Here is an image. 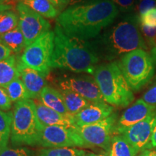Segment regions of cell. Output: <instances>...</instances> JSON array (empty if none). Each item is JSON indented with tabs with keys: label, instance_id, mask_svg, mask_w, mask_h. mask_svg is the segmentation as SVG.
<instances>
[{
	"label": "cell",
	"instance_id": "obj_1",
	"mask_svg": "<svg viewBox=\"0 0 156 156\" xmlns=\"http://www.w3.org/2000/svg\"><path fill=\"white\" fill-rule=\"evenodd\" d=\"M119 12L111 0H90L69 6L58 15L56 24L70 38L88 41L112 25Z\"/></svg>",
	"mask_w": 156,
	"mask_h": 156
},
{
	"label": "cell",
	"instance_id": "obj_2",
	"mask_svg": "<svg viewBox=\"0 0 156 156\" xmlns=\"http://www.w3.org/2000/svg\"><path fill=\"white\" fill-rule=\"evenodd\" d=\"M99 58L114 62L136 49L148 50L140 28L139 16L129 14L90 42Z\"/></svg>",
	"mask_w": 156,
	"mask_h": 156
},
{
	"label": "cell",
	"instance_id": "obj_3",
	"mask_svg": "<svg viewBox=\"0 0 156 156\" xmlns=\"http://www.w3.org/2000/svg\"><path fill=\"white\" fill-rule=\"evenodd\" d=\"M54 31L51 68L93 75L100 58L90 42L70 38L58 24Z\"/></svg>",
	"mask_w": 156,
	"mask_h": 156
},
{
	"label": "cell",
	"instance_id": "obj_4",
	"mask_svg": "<svg viewBox=\"0 0 156 156\" xmlns=\"http://www.w3.org/2000/svg\"><path fill=\"white\" fill-rule=\"evenodd\" d=\"M105 102L112 106L127 107L134 100L118 61L98 65L93 73Z\"/></svg>",
	"mask_w": 156,
	"mask_h": 156
},
{
	"label": "cell",
	"instance_id": "obj_5",
	"mask_svg": "<svg viewBox=\"0 0 156 156\" xmlns=\"http://www.w3.org/2000/svg\"><path fill=\"white\" fill-rule=\"evenodd\" d=\"M42 128L37 117L36 103L32 99L15 103L10 134L14 147L38 146Z\"/></svg>",
	"mask_w": 156,
	"mask_h": 156
},
{
	"label": "cell",
	"instance_id": "obj_6",
	"mask_svg": "<svg viewBox=\"0 0 156 156\" xmlns=\"http://www.w3.org/2000/svg\"><path fill=\"white\" fill-rule=\"evenodd\" d=\"M118 62L126 83L133 92L140 90L155 75L156 64L146 50H134L123 56Z\"/></svg>",
	"mask_w": 156,
	"mask_h": 156
},
{
	"label": "cell",
	"instance_id": "obj_7",
	"mask_svg": "<svg viewBox=\"0 0 156 156\" xmlns=\"http://www.w3.org/2000/svg\"><path fill=\"white\" fill-rule=\"evenodd\" d=\"M54 47V31L45 33L27 46L17 58V67H28L38 72L44 77L51 69V56Z\"/></svg>",
	"mask_w": 156,
	"mask_h": 156
},
{
	"label": "cell",
	"instance_id": "obj_8",
	"mask_svg": "<svg viewBox=\"0 0 156 156\" xmlns=\"http://www.w3.org/2000/svg\"><path fill=\"white\" fill-rule=\"evenodd\" d=\"M118 120L116 113L95 124L73 127L89 147H98L108 152L114 136L115 126Z\"/></svg>",
	"mask_w": 156,
	"mask_h": 156
},
{
	"label": "cell",
	"instance_id": "obj_9",
	"mask_svg": "<svg viewBox=\"0 0 156 156\" xmlns=\"http://www.w3.org/2000/svg\"><path fill=\"white\" fill-rule=\"evenodd\" d=\"M38 146L46 148H89L75 129L62 126H43Z\"/></svg>",
	"mask_w": 156,
	"mask_h": 156
},
{
	"label": "cell",
	"instance_id": "obj_10",
	"mask_svg": "<svg viewBox=\"0 0 156 156\" xmlns=\"http://www.w3.org/2000/svg\"><path fill=\"white\" fill-rule=\"evenodd\" d=\"M59 90L77 93L90 103L105 102L94 77L89 74L64 75L55 79Z\"/></svg>",
	"mask_w": 156,
	"mask_h": 156
},
{
	"label": "cell",
	"instance_id": "obj_11",
	"mask_svg": "<svg viewBox=\"0 0 156 156\" xmlns=\"http://www.w3.org/2000/svg\"><path fill=\"white\" fill-rule=\"evenodd\" d=\"M19 16V28L25 38V48L51 29L49 23L23 2L16 6Z\"/></svg>",
	"mask_w": 156,
	"mask_h": 156
},
{
	"label": "cell",
	"instance_id": "obj_12",
	"mask_svg": "<svg viewBox=\"0 0 156 156\" xmlns=\"http://www.w3.org/2000/svg\"><path fill=\"white\" fill-rule=\"evenodd\" d=\"M156 122V113L121 132L137 154L152 148V135Z\"/></svg>",
	"mask_w": 156,
	"mask_h": 156
},
{
	"label": "cell",
	"instance_id": "obj_13",
	"mask_svg": "<svg viewBox=\"0 0 156 156\" xmlns=\"http://www.w3.org/2000/svg\"><path fill=\"white\" fill-rule=\"evenodd\" d=\"M155 113H156V105L148 104L142 99H139L126 108L120 118L118 119L115 126L114 135L120 134L126 128L142 122Z\"/></svg>",
	"mask_w": 156,
	"mask_h": 156
},
{
	"label": "cell",
	"instance_id": "obj_14",
	"mask_svg": "<svg viewBox=\"0 0 156 156\" xmlns=\"http://www.w3.org/2000/svg\"><path fill=\"white\" fill-rule=\"evenodd\" d=\"M114 113V107L106 102L90 103L73 116V127L83 126L101 122Z\"/></svg>",
	"mask_w": 156,
	"mask_h": 156
},
{
	"label": "cell",
	"instance_id": "obj_15",
	"mask_svg": "<svg viewBox=\"0 0 156 156\" xmlns=\"http://www.w3.org/2000/svg\"><path fill=\"white\" fill-rule=\"evenodd\" d=\"M36 103V114L43 126H62L72 128L74 126L73 116H67L45 106L41 101Z\"/></svg>",
	"mask_w": 156,
	"mask_h": 156
},
{
	"label": "cell",
	"instance_id": "obj_16",
	"mask_svg": "<svg viewBox=\"0 0 156 156\" xmlns=\"http://www.w3.org/2000/svg\"><path fill=\"white\" fill-rule=\"evenodd\" d=\"M20 73L21 80L24 83L30 99L40 98L41 93L46 85L44 76L38 72L28 67H17Z\"/></svg>",
	"mask_w": 156,
	"mask_h": 156
},
{
	"label": "cell",
	"instance_id": "obj_17",
	"mask_svg": "<svg viewBox=\"0 0 156 156\" xmlns=\"http://www.w3.org/2000/svg\"><path fill=\"white\" fill-rule=\"evenodd\" d=\"M40 99L45 106L59 114L67 116H73L68 112L61 92L56 88L50 86L45 87L41 93Z\"/></svg>",
	"mask_w": 156,
	"mask_h": 156
},
{
	"label": "cell",
	"instance_id": "obj_18",
	"mask_svg": "<svg viewBox=\"0 0 156 156\" xmlns=\"http://www.w3.org/2000/svg\"><path fill=\"white\" fill-rule=\"evenodd\" d=\"M20 76L17 58L14 55L0 61V87H5Z\"/></svg>",
	"mask_w": 156,
	"mask_h": 156
},
{
	"label": "cell",
	"instance_id": "obj_19",
	"mask_svg": "<svg viewBox=\"0 0 156 156\" xmlns=\"http://www.w3.org/2000/svg\"><path fill=\"white\" fill-rule=\"evenodd\" d=\"M69 114L75 116L90 103L77 93L69 90H59Z\"/></svg>",
	"mask_w": 156,
	"mask_h": 156
},
{
	"label": "cell",
	"instance_id": "obj_20",
	"mask_svg": "<svg viewBox=\"0 0 156 156\" xmlns=\"http://www.w3.org/2000/svg\"><path fill=\"white\" fill-rule=\"evenodd\" d=\"M0 41L11 51L12 53L19 54L25 48L24 36L19 26L14 30L1 35Z\"/></svg>",
	"mask_w": 156,
	"mask_h": 156
},
{
	"label": "cell",
	"instance_id": "obj_21",
	"mask_svg": "<svg viewBox=\"0 0 156 156\" xmlns=\"http://www.w3.org/2000/svg\"><path fill=\"white\" fill-rule=\"evenodd\" d=\"M23 2L45 18L54 19L60 14L50 0H25Z\"/></svg>",
	"mask_w": 156,
	"mask_h": 156
},
{
	"label": "cell",
	"instance_id": "obj_22",
	"mask_svg": "<svg viewBox=\"0 0 156 156\" xmlns=\"http://www.w3.org/2000/svg\"><path fill=\"white\" fill-rule=\"evenodd\" d=\"M109 156H138L134 149L121 134L113 136Z\"/></svg>",
	"mask_w": 156,
	"mask_h": 156
},
{
	"label": "cell",
	"instance_id": "obj_23",
	"mask_svg": "<svg viewBox=\"0 0 156 156\" xmlns=\"http://www.w3.org/2000/svg\"><path fill=\"white\" fill-rule=\"evenodd\" d=\"M4 88L8 94L12 102L16 103L26 99H30L24 83L20 78L12 81Z\"/></svg>",
	"mask_w": 156,
	"mask_h": 156
},
{
	"label": "cell",
	"instance_id": "obj_24",
	"mask_svg": "<svg viewBox=\"0 0 156 156\" xmlns=\"http://www.w3.org/2000/svg\"><path fill=\"white\" fill-rule=\"evenodd\" d=\"M12 112L0 110V151L7 147L10 137Z\"/></svg>",
	"mask_w": 156,
	"mask_h": 156
},
{
	"label": "cell",
	"instance_id": "obj_25",
	"mask_svg": "<svg viewBox=\"0 0 156 156\" xmlns=\"http://www.w3.org/2000/svg\"><path fill=\"white\" fill-rule=\"evenodd\" d=\"M19 25V16L14 11L8 9L0 13V36L14 30Z\"/></svg>",
	"mask_w": 156,
	"mask_h": 156
},
{
	"label": "cell",
	"instance_id": "obj_26",
	"mask_svg": "<svg viewBox=\"0 0 156 156\" xmlns=\"http://www.w3.org/2000/svg\"><path fill=\"white\" fill-rule=\"evenodd\" d=\"M88 153L76 147L46 148L38 152L36 156H87Z\"/></svg>",
	"mask_w": 156,
	"mask_h": 156
},
{
	"label": "cell",
	"instance_id": "obj_27",
	"mask_svg": "<svg viewBox=\"0 0 156 156\" xmlns=\"http://www.w3.org/2000/svg\"><path fill=\"white\" fill-rule=\"evenodd\" d=\"M140 28L142 37L147 44L148 50L150 51L155 46L154 41L156 36V27H150L140 23Z\"/></svg>",
	"mask_w": 156,
	"mask_h": 156
},
{
	"label": "cell",
	"instance_id": "obj_28",
	"mask_svg": "<svg viewBox=\"0 0 156 156\" xmlns=\"http://www.w3.org/2000/svg\"><path fill=\"white\" fill-rule=\"evenodd\" d=\"M35 153L27 147H7L0 151V156H34Z\"/></svg>",
	"mask_w": 156,
	"mask_h": 156
},
{
	"label": "cell",
	"instance_id": "obj_29",
	"mask_svg": "<svg viewBox=\"0 0 156 156\" xmlns=\"http://www.w3.org/2000/svg\"><path fill=\"white\" fill-rule=\"evenodd\" d=\"M154 7H156V0H136L134 13L140 16Z\"/></svg>",
	"mask_w": 156,
	"mask_h": 156
},
{
	"label": "cell",
	"instance_id": "obj_30",
	"mask_svg": "<svg viewBox=\"0 0 156 156\" xmlns=\"http://www.w3.org/2000/svg\"><path fill=\"white\" fill-rule=\"evenodd\" d=\"M140 24L150 27H156V7L149 9L139 16Z\"/></svg>",
	"mask_w": 156,
	"mask_h": 156
},
{
	"label": "cell",
	"instance_id": "obj_31",
	"mask_svg": "<svg viewBox=\"0 0 156 156\" xmlns=\"http://www.w3.org/2000/svg\"><path fill=\"white\" fill-rule=\"evenodd\" d=\"M116 6L119 12L130 13L134 12L136 0H111Z\"/></svg>",
	"mask_w": 156,
	"mask_h": 156
},
{
	"label": "cell",
	"instance_id": "obj_32",
	"mask_svg": "<svg viewBox=\"0 0 156 156\" xmlns=\"http://www.w3.org/2000/svg\"><path fill=\"white\" fill-rule=\"evenodd\" d=\"M12 108V101L4 87H0V110L9 111Z\"/></svg>",
	"mask_w": 156,
	"mask_h": 156
},
{
	"label": "cell",
	"instance_id": "obj_33",
	"mask_svg": "<svg viewBox=\"0 0 156 156\" xmlns=\"http://www.w3.org/2000/svg\"><path fill=\"white\" fill-rule=\"evenodd\" d=\"M142 100L151 105H156V81L142 95Z\"/></svg>",
	"mask_w": 156,
	"mask_h": 156
},
{
	"label": "cell",
	"instance_id": "obj_34",
	"mask_svg": "<svg viewBox=\"0 0 156 156\" xmlns=\"http://www.w3.org/2000/svg\"><path fill=\"white\" fill-rule=\"evenodd\" d=\"M70 1L71 0H50L55 8L61 13L64 9H66L69 6Z\"/></svg>",
	"mask_w": 156,
	"mask_h": 156
},
{
	"label": "cell",
	"instance_id": "obj_35",
	"mask_svg": "<svg viewBox=\"0 0 156 156\" xmlns=\"http://www.w3.org/2000/svg\"><path fill=\"white\" fill-rule=\"evenodd\" d=\"M12 55V51L0 41V61L8 58Z\"/></svg>",
	"mask_w": 156,
	"mask_h": 156
},
{
	"label": "cell",
	"instance_id": "obj_36",
	"mask_svg": "<svg viewBox=\"0 0 156 156\" xmlns=\"http://www.w3.org/2000/svg\"><path fill=\"white\" fill-rule=\"evenodd\" d=\"M140 156H156V148L145 150L140 153Z\"/></svg>",
	"mask_w": 156,
	"mask_h": 156
},
{
	"label": "cell",
	"instance_id": "obj_37",
	"mask_svg": "<svg viewBox=\"0 0 156 156\" xmlns=\"http://www.w3.org/2000/svg\"><path fill=\"white\" fill-rule=\"evenodd\" d=\"M151 143H152V148H156V122L155 127H154L153 135H152V140H151Z\"/></svg>",
	"mask_w": 156,
	"mask_h": 156
},
{
	"label": "cell",
	"instance_id": "obj_38",
	"mask_svg": "<svg viewBox=\"0 0 156 156\" xmlns=\"http://www.w3.org/2000/svg\"><path fill=\"white\" fill-rule=\"evenodd\" d=\"M12 9V6L7 5V4H2V5H0V13L3 11L8 10V9Z\"/></svg>",
	"mask_w": 156,
	"mask_h": 156
},
{
	"label": "cell",
	"instance_id": "obj_39",
	"mask_svg": "<svg viewBox=\"0 0 156 156\" xmlns=\"http://www.w3.org/2000/svg\"><path fill=\"white\" fill-rule=\"evenodd\" d=\"M87 156H109L108 152H103L101 153H88Z\"/></svg>",
	"mask_w": 156,
	"mask_h": 156
},
{
	"label": "cell",
	"instance_id": "obj_40",
	"mask_svg": "<svg viewBox=\"0 0 156 156\" xmlns=\"http://www.w3.org/2000/svg\"><path fill=\"white\" fill-rule=\"evenodd\" d=\"M87 1H90V0H71V1H70L69 6L75 5H77V4H80V3H83V2H87Z\"/></svg>",
	"mask_w": 156,
	"mask_h": 156
},
{
	"label": "cell",
	"instance_id": "obj_41",
	"mask_svg": "<svg viewBox=\"0 0 156 156\" xmlns=\"http://www.w3.org/2000/svg\"><path fill=\"white\" fill-rule=\"evenodd\" d=\"M9 1V0H0V5H2V4H5L6 2Z\"/></svg>",
	"mask_w": 156,
	"mask_h": 156
},
{
	"label": "cell",
	"instance_id": "obj_42",
	"mask_svg": "<svg viewBox=\"0 0 156 156\" xmlns=\"http://www.w3.org/2000/svg\"><path fill=\"white\" fill-rule=\"evenodd\" d=\"M23 1H25V0H21V2H23Z\"/></svg>",
	"mask_w": 156,
	"mask_h": 156
}]
</instances>
